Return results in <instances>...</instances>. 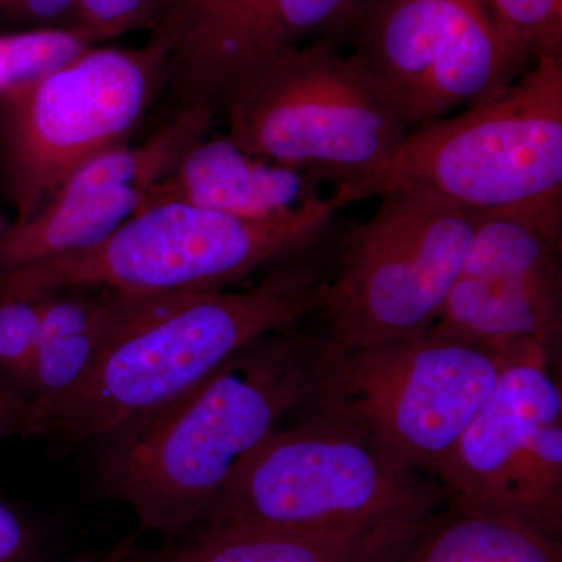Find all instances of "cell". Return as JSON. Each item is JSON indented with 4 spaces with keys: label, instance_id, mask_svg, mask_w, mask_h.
Wrapping results in <instances>:
<instances>
[{
    "label": "cell",
    "instance_id": "obj_10",
    "mask_svg": "<svg viewBox=\"0 0 562 562\" xmlns=\"http://www.w3.org/2000/svg\"><path fill=\"white\" fill-rule=\"evenodd\" d=\"M344 31L408 132L498 98L532 65L487 0H368Z\"/></svg>",
    "mask_w": 562,
    "mask_h": 562
},
{
    "label": "cell",
    "instance_id": "obj_3",
    "mask_svg": "<svg viewBox=\"0 0 562 562\" xmlns=\"http://www.w3.org/2000/svg\"><path fill=\"white\" fill-rule=\"evenodd\" d=\"M441 494L361 432L319 414L273 431L247 454L194 530L250 525L350 538L420 531Z\"/></svg>",
    "mask_w": 562,
    "mask_h": 562
},
{
    "label": "cell",
    "instance_id": "obj_20",
    "mask_svg": "<svg viewBox=\"0 0 562 562\" xmlns=\"http://www.w3.org/2000/svg\"><path fill=\"white\" fill-rule=\"evenodd\" d=\"M43 301L0 299V391L29 401Z\"/></svg>",
    "mask_w": 562,
    "mask_h": 562
},
{
    "label": "cell",
    "instance_id": "obj_13",
    "mask_svg": "<svg viewBox=\"0 0 562 562\" xmlns=\"http://www.w3.org/2000/svg\"><path fill=\"white\" fill-rule=\"evenodd\" d=\"M202 106L173 114L136 147L106 151L74 172L29 220L0 235V271L90 249L138 213L147 191L194 140L210 132Z\"/></svg>",
    "mask_w": 562,
    "mask_h": 562
},
{
    "label": "cell",
    "instance_id": "obj_8",
    "mask_svg": "<svg viewBox=\"0 0 562 562\" xmlns=\"http://www.w3.org/2000/svg\"><path fill=\"white\" fill-rule=\"evenodd\" d=\"M165 50L88 47L0 94V181L29 220L88 162L125 146L166 79Z\"/></svg>",
    "mask_w": 562,
    "mask_h": 562
},
{
    "label": "cell",
    "instance_id": "obj_23",
    "mask_svg": "<svg viewBox=\"0 0 562 562\" xmlns=\"http://www.w3.org/2000/svg\"><path fill=\"white\" fill-rule=\"evenodd\" d=\"M160 0H79V25L95 44L154 27Z\"/></svg>",
    "mask_w": 562,
    "mask_h": 562
},
{
    "label": "cell",
    "instance_id": "obj_18",
    "mask_svg": "<svg viewBox=\"0 0 562 562\" xmlns=\"http://www.w3.org/2000/svg\"><path fill=\"white\" fill-rule=\"evenodd\" d=\"M419 532L398 562H562L560 539L498 514L460 513Z\"/></svg>",
    "mask_w": 562,
    "mask_h": 562
},
{
    "label": "cell",
    "instance_id": "obj_17",
    "mask_svg": "<svg viewBox=\"0 0 562 562\" xmlns=\"http://www.w3.org/2000/svg\"><path fill=\"white\" fill-rule=\"evenodd\" d=\"M419 531H391L368 538L224 525L198 528L158 549L138 542L122 562H387Z\"/></svg>",
    "mask_w": 562,
    "mask_h": 562
},
{
    "label": "cell",
    "instance_id": "obj_25",
    "mask_svg": "<svg viewBox=\"0 0 562 562\" xmlns=\"http://www.w3.org/2000/svg\"><path fill=\"white\" fill-rule=\"evenodd\" d=\"M10 438H43L35 405L0 391V441Z\"/></svg>",
    "mask_w": 562,
    "mask_h": 562
},
{
    "label": "cell",
    "instance_id": "obj_21",
    "mask_svg": "<svg viewBox=\"0 0 562 562\" xmlns=\"http://www.w3.org/2000/svg\"><path fill=\"white\" fill-rule=\"evenodd\" d=\"M498 29L528 61L562 54V0H487Z\"/></svg>",
    "mask_w": 562,
    "mask_h": 562
},
{
    "label": "cell",
    "instance_id": "obj_15",
    "mask_svg": "<svg viewBox=\"0 0 562 562\" xmlns=\"http://www.w3.org/2000/svg\"><path fill=\"white\" fill-rule=\"evenodd\" d=\"M191 294H138L91 288L41 295L43 316L29 401L38 412L43 438L44 417L50 406L72 391L114 344Z\"/></svg>",
    "mask_w": 562,
    "mask_h": 562
},
{
    "label": "cell",
    "instance_id": "obj_11",
    "mask_svg": "<svg viewBox=\"0 0 562 562\" xmlns=\"http://www.w3.org/2000/svg\"><path fill=\"white\" fill-rule=\"evenodd\" d=\"M549 357L506 364L435 476L457 512L514 517L560 539L562 395Z\"/></svg>",
    "mask_w": 562,
    "mask_h": 562
},
{
    "label": "cell",
    "instance_id": "obj_28",
    "mask_svg": "<svg viewBox=\"0 0 562 562\" xmlns=\"http://www.w3.org/2000/svg\"><path fill=\"white\" fill-rule=\"evenodd\" d=\"M0 9L21 13V0H0Z\"/></svg>",
    "mask_w": 562,
    "mask_h": 562
},
{
    "label": "cell",
    "instance_id": "obj_12",
    "mask_svg": "<svg viewBox=\"0 0 562 562\" xmlns=\"http://www.w3.org/2000/svg\"><path fill=\"white\" fill-rule=\"evenodd\" d=\"M561 216V202L479 213L460 277L428 335L512 361L560 347Z\"/></svg>",
    "mask_w": 562,
    "mask_h": 562
},
{
    "label": "cell",
    "instance_id": "obj_9",
    "mask_svg": "<svg viewBox=\"0 0 562 562\" xmlns=\"http://www.w3.org/2000/svg\"><path fill=\"white\" fill-rule=\"evenodd\" d=\"M371 220L355 228L341 268L328 281L327 344L372 347L431 330L462 271L479 213L419 191L379 195Z\"/></svg>",
    "mask_w": 562,
    "mask_h": 562
},
{
    "label": "cell",
    "instance_id": "obj_19",
    "mask_svg": "<svg viewBox=\"0 0 562 562\" xmlns=\"http://www.w3.org/2000/svg\"><path fill=\"white\" fill-rule=\"evenodd\" d=\"M94 44L80 25L0 35V94L31 83Z\"/></svg>",
    "mask_w": 562,
    "mask_h": 562
},
{
    "label": "cell",
    "instance_id": "obj_24",
    "mask_svg": "<svg viewBox=\"0 0 562 562\" xmlns=\"http://www.w3.org/2000/svg\"><path fill=\"white\" fill-rule=\"evenodd\" d=\"M236 0H160L157 20L150 29V43L169 52L214 16L235 3Z\"/></svg>",
    "mask_w": 562,
    "mask_h": 562
},
{
    "label": "cell",
    "instance_id": "obj_26",
    "mask_svg": "<svg viewBox=\"0 0 562 562\" xmlns=\"http://www.w3.org/2000/svg\"><path fill=\"white\" fill-rule=\"evenodd\" d=\"M21 13L50 27L79 25V0H21Z\"/></svg>",
    "mask_w": 562,
    "mask_h": 562
},
{
    "label": "cell",
    "instance_id": "obj_1",
    "mask_svg": "<svg viewBox=\"0 0 562 562\" xmlns=\"http://www.w3.org/2000/svg\"><path fill=\"white\" fill-rule=\"evenodd\" d=\"M314 350L294 328L269 333L90 443L92 492L131 508L138 532L180 541L239 462L308 401Z\"/></svg>",
    "mask_w": 562,
    "mask_h": 562
},
{
    "label": "cell",
    "instance_id": "obj_5",
    "mask_svg": "<svg viewBox=\"0 0 562 562\" xmlns=\"http://www.w3.org/2000/svg\"><path fill=\"white\" fill-rule=\"evenodd\" d=\"M222 111L228 138L254 157L333 184L338 210L384 171L408 135L333 36L284 50Z\"/></svg>",
    "mask_w": 562,
    "mask_h": 562
},
{
    "label": "cell",
    "instance_id": "obj_2",
    "mask_svg": "<svg viewBox=\"0 0 562 562\" xmlns=\"http://www.w3.org/2000/svg\"><path fill=\"white\" fill-rule=\"evenodd\" d=\"M328 302V281L305 265L241 291L192 292L114 344L44 417V438L68 453L171 401L247 344L294 328Z\"/></svg>",
    "mask_w": 562,
    "mask_h": 562
},
{
    "label": "cell",
    "instance_id": "obj_14",
    "mask_svg": "<svg viewBox=\"0 0 562 562\" xmlns=\"http://www.w3.org/2000/svg\"><path fill=\"white\" fill-rule=\"evenodd\" d=\"M368 0H236L168 55L179 111L224 109L269 63L312 36H335Z\"/></svg>",
    "mask_w": 562,
    "mask_h": 562
},
{
    "label": "cell",
    "instance_id": "obj_22",
    "mask_svg": "<svg viewBox=\"0 0 562 562\" xmlns=\"http://www.w3.org/2000/svg\"><path fill=\"white\" fill-rule=\"evenodd\" d=\"M0 562H72L49 516L0 494Z\"/></svg>",
    "mask_w": 562,
    "mask_h": 562
},
{
    "label": "cell",
    "instance_id": "obj_7",
    "mask_svg": "<svg viewBox=\"0 0 562 562\" xmlns=\"http://www.w3.org/2000/svg\"><path fill=\"white\" fill-rule=\"evenodd\" d=\"M509 362L428 333L372 347L325 342L314 350L306 402L361 432L398 468L435 475Z\"/></svg>",
    "mask_w": 562,
    "mask_h": 562
},
{
    "label": "cell",
    "instance_id": "obj_16",
    "mask_svg": "<svg viewBox=\"0 0 562 562\" xmlns=\"http://www.w3.org/2000/svg\"><path fill=\"white\" fill-rule=\"evenodd\" d=\"M322 183L262 160L225 136L203 135L147 191L144 206L188 203L247 220H268L324 199Z\"/></svg>",
    "mask_w": 562,
    "mask_h": 562
},
{
    "label": "cell",
    "instance_id": "obj_29",
    "mask_svg": "<svg viewBox=\"0 0 562 562\" xmlns=\"http://www.w3.org/2000/svg\"><path fill=\"white\" fill-rule=\"evenodd\" d=\"M7 227H9V225H5V227H2V225H0V235H2L3 231H5Z\"/></svg>",
    "mask_w": 562,
    "mask_h": 562
},
{
    "label": "cell",
    "instance_id": "obj_4",
    "mask_svg": "<svg viewBox=\"0 0 562 562\" xmlns=\"http://www.w3.org/2000/svg\"><path fill=\"white\" fill-rule=\"evenodd\" d=\"M330 198L247 220L180 202L144 206L90 249L0 271V299L109 288L138 294L220 291L316 241Z\"/></svg>",
    "mask_w": 562,
    "mask_h": 562
},
{
    "label": "cell",
    "instance_id": "obj_6",
    "mask_svg": "<svg viewBox=\"0 0 562 562\" xmlns=\"http://www.w3.org/2000/svg\"><path fill=\"white\" fill-rule=\"evenodd\" d=\"M401 190L473 213L562 202V54L539 57L498 98L408 132L353 202Z\"/></svg>",
    "mask_w": 562,
    "mask_h": 562
},
{
    "label": "cell",
    "instance_id": "obj_27",
    "mask_svg": "<svg viewBox=\"0 0 562 562\" xmlns=\"http://www.w3.org/2000/svg\"><path fill=\"white\" fill-rule=\"evenodd\" d=\"M125 550H127V547L120 541L110 549L103 550V552L74 554L72 562H121Z\"/></svg>",
    "mask_w": 562,
    "mask_h": 562
}]
</instances>
